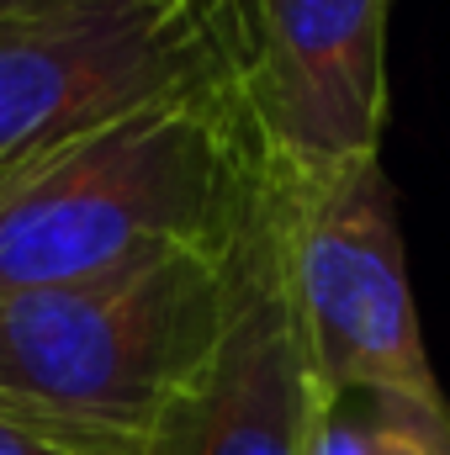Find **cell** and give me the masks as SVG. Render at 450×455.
<instances>
[{
	"mask_svg": "<svg viewBox=\"0 0 450 455\" xmlns=\"http://www.w3.org/2000/svg\"><path fill=\"white\" fill-rule=\"evenodd\" d=\"M233 75V0H27L0 11V170Z\"/></svg>",
	"mask_w": 450,
	"mask_h": 455,
	"instance_id": "obj_3",
	"label": "cell"
},
{
	"mask_svg": "<svg viewBox=\"0 0 450 455\" xmlns=\"http://www.w3.org/2000/svg\"><path fill=\"white\" fill-rule=\"evenodd\" d=\"M276 186V180H270ZM313 371L281 275L270 202L233 249L228 329L143 455H308Z\"/></svg>",
	"mask_w": 450,
	"mask_h": 455,
	"instance_id": "obj_6",
	"label": "cell"
},
{
	"mask_svg": "<svg viewBox=\"0 0 450 455\" xmlns=\"http://www.w3.org/2000/svg\"><path fill=\"white\" fill-rule=\"evenodd\" d=\"M270 218L313 392L387 387L440 397L408 286L398 191L382 159H355L302 180L276 175Z\"/></svg>",
	"mask_w": 450,
	"mask_h": 455,
	"instance_id": "obj_4",
	"label": "cell"
},
{
	"mask_svg": "<svg viewBox=\"0 0 450 455\" xmlns=\"http://www.w3.org/2000/svg\"><path fill=\"white\" fill-rule=\"evenodd\" d=\"M270 180L233 75L133 107L0 170V291L233 254L265 212Z\"/></svg>",
	"mask_w": 450,
	"mask_h": 455,
	"instance_id": "obj_1",
	"label": "cell"
},
{
	"mask_svg": "<svg viewBox=\"0 0 450 455\" xmlns=\"http://www.w3.org/2000/svg\"><path fill=\"white\" fill-rule=\"evenodd\" d=\"M0 455H80V451H69L64 440H53V435H43V429L16 424V419L0 413Z\"/></svg>",
	"mask_w": 450,
	"mask_h": 455,
	"instance_id": "obj_8",
	"label": "cell"
},
{
	"mask_svg": "<svg viewBox=\"0 0 450 455\" xmlns=\"http://www.w3.org/2000/svg\"><path fill=\"white\" fill-rule=\"evenodd\" d=\"M233 254L0 291V413L80 455H143L228 329Z\"/></svg>",
	"mask_w": 450,
	"mask_h": 455,
	"instance_id": "obj_2",
	"label": "cell"
},
{
	"mask_svg": "<svg viewBox=\"0 0 450 455\" xmlns=\"http://www.w3.org/2000/svg\"><path fill=\"white\" fill-rule=\"evenodd\" d=\"M308 455H450V397L350 387L313 403Z\"/></svg>",
	"mask_w": 450,
	"mask_h": 455,
	"instance_id": "obj_7",
	"label": "cell"
},
{
	"mask_svg": "<svg viewBox=\"0 0 450 455\" xmlns=\"http://www.w3.org/2000/svg\"><path fill=\"white\" fill-rule=\"evenodd\" d=\"M392 0H233V85L276 175L376 159Z\"/></svg>",
	"mask_w": 450,
	"mask_h": 455,
	"instance_id": "obj_5",
	"label": "cell"
},
{
	"mask_svg": "<svg viewBox=\"0 0 450 455\" xmlns=\"http://www.w3.org/2000/svg\"><path fill=\"white\" fill-rule=\"evenodd\" d=\"M16 5H27V0H0V11H16Z\"/></svg>",
	"mask_w": 450,
	"mask_h": 455,
	"instance_id": "obj_9",
	"label": "cell"
}]
</instances>
